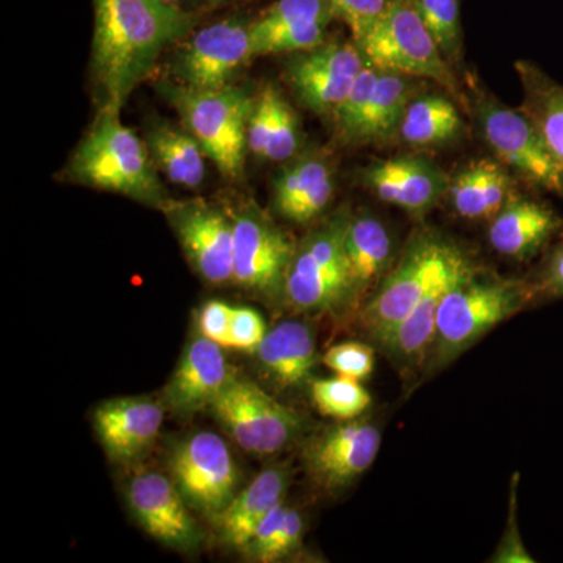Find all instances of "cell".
I'll return each mask as SVG.
<instances>
[{
  "label": "cell",
  "mask_w": 563,
  "mask_h": 563,
  "mask_svg": "<svg viewBox=\"0 0 563 563\" xmlns=\"http://www.w3.org/2000/svg\"><path fill=\"white\" fill-rule=\"evenodd\" d=\"M92 74L102 111L120 114L132 91L150 76L163 51L187 38L196 14L162 0H92Z\"/></svg>",
  "instance_id": "cell-1"
},
{
  "label": "cell",
  "mask_w": 563,
  "mask_h": 563,
  "mask_svg": "<svg viewBox=\"0 0 563 563\" xmlns=\"http://www.w3.org/2000/svg\"><path fill=\"white\" fill-rule=\"evenodd\" d=\"M529 298L531 292L518 282L479 277L470 266L444 292L426 361L428 369L453 362L485 333L520 312Z\"/></svg>",
  "instance_id": "cell-2"
},
{
  "label": "cell",
  "mask_w": 563,
  "mask_h": 563,
  "mask_svg": "<svg viewBox=\"0 0 563 563\" xmlns=\"http://www.w3.org/2000/svg\"><path fill=\"white\" fill-rule=\"evenodd\" d=\"M150 154V147L122 124L120 114L101 113L74 154L70 173L81 184L99 190L162 206L165 190Z\"/></svg>",
  "instance_id": "cell-3"
},
{
  "label": "cell",
  "mask_w": 563,
  "mask_h": 563,
  "mask_svg": "<svg viewBox=\"0 0 563 563\" xmlns=\"http://www.w3.org/2000/svg\"><path fill=\"white\" fill-rule=\"evenodd\" d=\"M187 131L224 176L239 179L247 147V124L254 99L246 90L228 85L218 90H192L181 85L165 88Z\"/></svg>",
  "instance_id": "cell-4"
},
{
  "label": "cell",
  "mask_w": 563,
  "mask_h": 563,
  "mask_svg": "<svg viewBox=\"0 0 563 563\" xmlns=\"http://www.w3.org/2000/svg\"><path fill=\"white\" fill-rule=\"evenodd\" d=\"M355 44L374 68L433 80L461 96L450 63L422 21L418 0H388L383 16Z\"/></svg>",
  "instance_id": "cell-5"
},
{
  "label": "cell",
  "mask_w": 563,
  "mask_h": 563,
  "mask_svg": "<svg viewBox=\"0 0 563 563\" xmlns=\"http://www.w3.org/2000/svg\"><path fill=\"white\" fill-rule=\"evenodd\" d=\"M350 217H336L296 247L284 295L301 312L352 307L344 235Z\"/></svg>",
  "instance_id": "cell-6"
},
{
  "label": "cell",
  "mask_w": 563,
  "mask_h": 563,
  "mask_svg": "<svg viewBox=\"0 0 563 563\" xmlns=\"http://www.w3.org/2000/svg\"><path fill=\"white\" fill-rule=\"evenodd\" d=\"M209 409L236 444L251 454L277 453L301 429L298 415L243 377H233Z\"/></svg>",
  "instance_id": "cell-7"
},
{
  "label": "cell",
  "mask_w": 563,
  "mask_h": 563,
  "mask_svg": "<svg viewBox=\"0 0 563 563\" xmlns=\"http://www.w3.org/2000/svg\"><path fill=\"white\" fill-rule=\"evenodd\" d=\"M477 120L485 143L504 165L532 187L563 198V174L542 133L521 110L509 109L488 96L477 99Z\"/></svg>",
  "instance_id": "cell-8"
},
{
  "label": "cell",
  "mask_w": 563,
  "mask_h": 563,
  "mask_svg": "<svg viewBox=\"0 0 563 563\" xmlns=\"http://www.w3.org/2000/svg\"><path fill=\"white\" fill-rule=\"evenodd\" d=\"M457 247L429 233H421L407 247L395 272L385 277L379 290L363 310V322L379 340L417 306Z\"/></svg>",
  "instance_id": "cell-9"
},
{
  "label": "cell",
  "mask_w": 563,
  "mask_h": 563,
  "mask_svg": "<svg viewBox=\"0 0 563 563\" xmlns=\"http://www.w3.org/2000/svg\"><path fill=\"white\" fill-rule=\"evenodd\" d=\"M169 473L196 512L214 518L235 498L239 468L228 444L213 432H198L174 448Z\"/></svg>",
  "instance_id": "cell-10"
},
{
  "label": "cell",
  "mask_w": 563,
  "mask_h": 563,
  "mask_svg": "<svg viewBox=\"0 0 563 563\" xmlns=\"http://www.w3.org/2000/svg\"><path fill=\"white\" fill-rule=\"evenodd\" d=\"M251 21L233 16L213 22L188 35L174 60V76L181 87L218 90L254 57Z\"/></svg>",
  "instance_id": "cell-11"
},
{
  "label": "cell",
  "mask_w": 563,
  "mask_h": 563,
  "mask_svg": "<svg viewBox=\"0 0 563 563\" xmlns=\"http://www.w3.org/2000/svg\"><path fill=\"white\" fill-rule=\"evenodd\" d=\"M233 282L262 295L284 292L296 247L269 218L255 209L233 218Z\"/></svg>",
  "instance_id": "cell-12"
},
{
  "label": "cell",
  "mask_w": 563,
  "mask_h": 563,
  "mask_svg": "<svg viewBox=\"0 0 563 563\" xmlns=\"http://www.w3.org/2000/svg\"><path fill=\"white\" fill-rule=\"evenodd\" d=\"M165 206L196 273L213 285L233 282V220L209 203L165 202Z\"/></svg>",
  "instance_id": "cell-13"
},
{
  "label": "cell",
  "mask_w": 563,
  "mask_h": 563,
  "mask_svg": "<svg viewBox=\"0 0 563 563\" xmlns=\"http://www.w3.org/2000/svg\"><path fill=\"white\" fill-rule=\"evenodd\" d=\"M380 443L383 435L372 422L343 421L310 440L303 462L317 485L325 490H339L373 465Z\"/></svg>",
  "instance_id": "cell-14"
},
{
  "label": "cell",
  "mask_w": 563,
  "mask_h": 563,
  "mask_svg": "<svg viewBox=\"0 0 563 563\" xmlns=\"http://www.w3.org/2000/svg\"><path fill=\"white\" fill-rule=\"evenodd\" d=\"M128 501L144 532L165 547L188 553L201 543L190 504L173 477L155 472L136 474L129 483Z\"/></svg>",
  "instance_id": "cell-15"
},
{
  "label": "cell",
  "mask_w": 563,
  "mask_h": 563,
  "mask_svg": "<svg viewBox=\"0 0 563 563\" xmlns=\"http://www.w3.org/2000/svg\"><path fill=\"white\" fill-rule=\"evenodd\" d=\"M233 377L222 346L199 332L185 347L163 399L173 412L192 415L209 409Z\"/></svg>",
  "instance_id": "cell-16"
},
{
  "label": "cell",
  "mask_w": 563,
  "mask_h": 563,
  "mask_svg": "<svg viewBox=\"0 0 563 563\" xmlns=\"http://www.w3.org/2000/svg\"><path fill=\"white\" fill-rule=\"evenodd\" d=\"M363 181L380 201L412 214L428 213L450 187L435 163L412 155L372 163L363 172Z\"/></svg>",
  "instance_id": "cell-17"
},
{
  "label": "cell",
  "mask_w": 563,
  "mask_h": 563,
  "mask_svg": "<svg viewBox=\"0 0 563 563\" xmlns=\"http://www.w3.org/2000/svg\"><path fill=\"white\" fill-rule=\"evenodd\" d=\"M468 268L470 263L465 255L459 250L455 251L451 261L446 263L410 313L377 340L388 357L404 368H413L428 361L433 339H435L437 318H439L444 292Z\"/></svg>",
  "instance_id": "cell-18"
},
{
  "label": "cell",
  "mask_w": 563,
  "mask_h": 563,
  "mask_svg": "<svg viewBox=\"0 0 563 563\" xmlns=\"http://www.w3.org/2000/svg\"><path fill=\"white\" fill-rule=\"evenodd\" d=\"M162 404L150 398H118L92 415L96 433L111 461L128 463L146 453L161 433Z\"/></svg>",
  "instance_id": "cell-19"
},
{
  "label": "cell",
  "mask_w": 563,
  "mask_h": 563,
  "mask_svg": "<svg viewBox=\"0 0 563 563\" xmlns=\"http://www.w3.org/2000/svg\"><path fill=\"white\" fill-rule=\"evenodd\" d=\"M562 229V218L547 203L514 196L492 218L488 240L499 254L528 261Z\"/></svg>",
  "instance_id": "cell-20"
},
{
  "label": "cell",
  "mask_w": 563,
  "mask_h": 563,
  "mask_svg": "<svg viewBox=\"0 0 563 563\" xmlns=\"http://www.w3.org/2000/svg\"><path fill=\"white\" fill-rule=\"evenodd\" d=\"M332 196L331 166L318 155H303L274 179V207L280 217L296 224L320 217Z\"/></svg>",
  "instance_id": "cell-21"
},
{
  "label": "cell",
  "mask_w": 563,
  "mask_h": 563,
  "mask_svg": "<svg viewBox=\"0 0 563 563\" xmlns=\"http://www.w3.org/2000/svg\"><path fill=\"white\" fill-rule=\"evenodd\" d=\"M288 487V474L279 466L258 474L220 515L213 518L218 532L232 548L244 550L258 525L284 503Z\"/></svg>",
  "instance_id": "cell-22"
},
{
  "label": "cell",
  "mask_w": 563,
  "mask_h": 563,
  "mask_svg": "<svg viewBox=\"0 0 563 563\" xmlns=\"http://www.w3.org/2000/svg\"><path fill=\"white\" fill-rule=\"evenodd\" d=\"M255 352L263 369L280 387L309 383L318 362L313 333L298 321L280 322L266 333Z\"/></svg>",
  "instance_id": "cell-23"
},
{
  "label": "cell",
  "mask_w": 563,
  "mask_h": 563,
  "mask_svg": "<svg viewBox=\"0 0 563 563\" xmlns=\"http://www.w3.org/2000/svg\"><path fill=\"white\" fill-rule=\"evenodd\" d=\"M350 268L352 307L358 306L374 282L391 261V239L387 228L369 214L351 218L344 235Z\"/></svg>",
  "instance_id": "cell-24"
},
{
  "label": "cell",
  "mask_w": 563,
  "mask_h": 563,
  "mask_svg": "<svg viewBox=\"0 0 563 563\" xmlns=\"http://www.w3.org/2000/svg\"><path fill=\"white\" fill-rule=\"evenodd\" d=\"M517 70L523 87L520 110L542 133L563 174V85L532 63L518 62Z\"/></svg>",
  "instance_id": "cell-25"
},
{
  "label": "cell",
  "mask_w": 563,
  "mask_h": 563,
  "mask_svg": "<svg viewBox=\"0 0 563 563\" xmlns=\"http://www.w3.org/2000/svg\"><path fill=\"white\" fill-rule=\"evenodd\" d=\"M410 77L379 70L363 110L352 144L387 143L399 135L407 106L412 101Z\"/></svg>",
  "instance_id": "cell-26"
},
{
  "label": "cell",
  "mask_w": 563,
  "mask_h": 563,
  "mask_svg": "<svg viewBox=\"0 0 563 563\" xmlns=\"http://www.w3.org/2000/svg\"><path fill=\"white\" fill-rule=\"evenodd\" d=\"M465 124L457 107L440 95L413 98L404 113L399 136L413 147H439L461 139Z\"/></svg>",
  "instance_id": "cell-27"
},
{
  "label": "cell",
  "mask_w": 563,
  "mask_h": 563,
  "mask_svg": "<svg viewBox=\"0 0 563 563\" xmlns=\"http://www.w3.org/2000/svg\"><path fill=\"white\" fill-rule=\"evenodd\" d=\"M147 147L173 184L198 188L206 177L201 144L188 131L158 124L147 133Z\"/></svg>",
  "instance_id": "cell-28"
},
{
  "label": "cell",
  "mask_w": 563,
  "mask_h": 563,
  "mask_svg": "<svg viewBox=\"0 0 563 563\" xmlns=\"http://www.w3.org/2000/svg\"><path fill=\"white\" fill-rule=\"evenodd\" d=\"M312 399L322 415L340 421L355 420L372 404V396L358 380L339 374L313 380Z\"/></svg>",
  "instance_id": "cell-29"
},
{
  "label": "cell",
  "mask_w": 563,
  "mask_h": 563,
  "mask_svg": "<svg viewBox=\"0 0 563 563\" xmlns=\"http://www.w3.org/2000/svg\"><path fill=\"white\" fill-rule=\"evenodd\" d=\"M336 18L329 0H277L257 20L252 21V36L288 31L312 24H331Z\"/></svg>",
  "instance_id": "cell-30"
},
{
  "label": "cell",
  "mask_w": 563,
  "mask_h": 563,
  "mask_svg": "<svg viewBox=\"0 0 563 563\" xmlns=\"http://www.w3.org/2000/svg\"><path fill=\"white\" fill-rule=\"evenodd\" d=\"M426 27L446 62H457L462 49L459 0H418Z\"/></svg>",
  "instance_id": "cell-31"
},
{
  "label": "cell",
  "mask_w": 563,
  "mask_h": 563,
  "mask_svg": "<svg viewBox=\"0 0 563 563\" xmlns=\"http://www.w3.org/2000/svg\"><path fill=\"white\" fill-rule=\"evenodd\" d=\"M487 168L488 158L470 163L450 181L451 203L466 220H488Z\"/></svg>",
  "instance_id": "cell-32"
},
{
  "label": "cell",
  "mask_w": 563,
  "mask_h": 563,
  "mask_svg": "<svg viewBox=\"0 0 563 563\" xmlns=\"http://www.w3.org/2000/svg\"><path fill=\"white\" fill-rule=\"evenodd\" d=\"M379 69L366 63L365 68L358 74L351 91L346 98L333 111V124H335L336 135L343 144H352L355 132H357L358 122L362 120L363 110L368 102L369 92L373 90Z\"/></svg>",
  "instance_id": "cell-33"
},
{
  "label": "cell",
  "mask_w": 563,
  "mask_h": 563,
  "mask_svg": "<svg viewBox=\"0 0 563 563\" xmlns=\"http://www.w3.org/2000/svg\"><path fill=\"white\" fill-rule=\"evenodd\" d=\"M329 24L303 25L268 33V35L252 36V52L258 55L287 54V52H306L325 43Z\"/></svg>",
  "instance_id": "cell-34"
},
{
  "label": "cell",
  "mask_w": 563,
  "mask_h": 563,
  "mask_svg": "<svg viewBox=\"0 0 563 563\" xmlns=\"http://www.w3.org/2000/svg\"><path fill=\"white\" fill-rule=\"evenodd\" d=\"M301 144V129H299L298 114L290 103L277 92L274 102V121L272 136L266 147L265 158L273 162L290 161Z\"/></svg>",
  "instance_id": "cell-35"
},
{
  "label": "cell",
  "mask_w": 563,
  "mask_h": 563,
  "mask_svg": "<svg viewBox=\"0 0 563 563\" xmlns=\"http://www.w3.org/2000/svg\"><path fill=\"white\" fill-rule=\"evenodd\" d=\"M322 363L331 372L339 376L350 377V379H368L376 366V355L373 347L358 342H346L335 344L322 355Z\"/></svg>",
  "instance_id": "cell-36"
},
{
  "label": "cell",
  "mask_w": 563,
  "mask_h": 563,
  "mask_svg": "<svg viewBox=\"0 0 563 563\" xmlns=\"http://www.w3.org/2000/svg\"><path fill=\"white\" fill-rule=\"evenodd\" d=\"M277 88L273 85L263 88L255 99L250 124H247V147L255 157L265 158L269 136H272L274 121V102H276Z\"/></svg>",
  "instance_id": "cell-37"
},
{
  "label": "cell",
  "mask_w": 563,
  "mask_h": 563,
  "mask_svg": "<svg viewBox=\"0 0 563 563\" xmlns=\"http://www.w3.org/2000/svg\"><path fill=\"white\" fill-rule=\"evenodd\" d=\"M336 18L346 22L355 43L361 41L387 9L388 0H329Z\"/></svg>",
  "instance_id": "cell-38"
},
{
  "label": "cell",
  "mask_w": 563,
  "mask_h": 563,
  "mask_svg": "<svg viewBox=\"0 0 563 563\" xmlns=\"http://www.w3.org/2000/svg\"><path fill=\"white\" fill-rule=\"evenodd\" d=\"M268 329L257 310L250 307H233L231 322V346L235 350L257 351Z\"/></svg>",
  "instance_id": "cell-39"
},
{
  "label": "cell",
  "mask_w": 563,
  "mask_h": 563,
  "mask_svg": "<svg viewBox=\"0 0 563 563\" xmlns=\"http://www.w3.org/2000/svg\"><path fill=\"white\" fill-rule=\"evenodd\" d=\"M233 307L222 301H209L199 313V332L222 347L231 346Z\"/></svg>",
  "instance_id": "cell-40"
},
{
  "label": "cell",
  "mask_w": 563,
  "mask_h": 563,
  "mask_svg": "<svg viewBox=\"0 0 563 563\" xmlns=\"http://www.w3.org/2000/svg\"><path fill=\"white\" fill-rule=\"evenodd\" d=\"M302 533L303 521L301 514L296 509L287 507L280 531L277 533L272 547H269L265 563L280 561V559L291 554L301 544Z\"/></svg>",
  "instance_id": "cell-41"
},
{
  "label": "cell",
  "mask_w": 563,
  "mask_h": 563,
  "mask_svg": "<svg viewBox=\"0 0 563 563\" xmlns=\"http://www.w3.org/2000/svg\"><path fill=\"white\" fill-rule=\"evenodd\" d=\"M510 529H507L498 551L493 555V561L498 563H532L533 559L528 551L525 550L521 542L520 533H518L517 523H515V496L512 498V512L509 520Z\"/></svg>",
  "instance_id": "cell-42"
},
{
  "label": "cell",
  "mask_w": 563,
  "mask_h": 563,
  "mask_svg": "<svg viewBox=\"0 0 563 563\" xmlns=\"http://www.w3.org/2000/svg\"><path fill=\"white\" fill-rule=\"evenodd\" d=\"M540 291L551 298H563V242L555 247L544 266Z\"/></svg>",
  "instance_id": "cell-43"
},
{
  "label": "cell",
  "mask_w": 563,
  "mask_h": 563,
  "mask_svg": "<svg viewBox=\"0 0 563 563\" xmlns=\"http://www.w3.org/2000/svg\"><path fill=\"white\" fill-rule=\"evenodd\" d=\"M162 2L176 7V9L191 11V13H195L196 7L203 5V0H162Z\"/></svg>",
  "instance_id": "cell-44"
},
{
  "label": "cell",
  "mask_w": 563,
  "mask_h": 563,
  "mask_svg": "<svg viewBox=\"0 0 563 563\" xmlns=\"http://www.w3.org/2000/svg\"><path fill=\"white\" fill-rule=\"evenodd\" d=\"M233 2V0H203L206 9H217V7L224 5V3Z\"/></svg>",
  "instance_id": "cell-45"
}]
</instances>
